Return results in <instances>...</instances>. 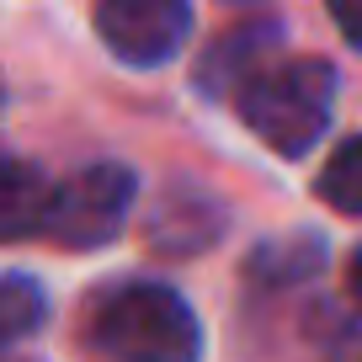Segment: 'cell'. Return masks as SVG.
<instances>
[{"label": "cell", "instance_id": "cell-5", "mask_svg": "<svg viewBox=\"0 0 362 362\" xmlns=\"http://www.w3.org/2000/svg\"><path fill=\"white\" fill-rule=\"evenodd\" d=\"M218 229H224V208L214 197H197V192H170L165 203L149 214L144 240L160 245L165 256H192V250L214 245Z\"/></svg>", "mask_w": 362, "mask_h": 362}, {"label": "cell", "instance_id": "cell-6", "mask_svg": "<svg viewBox=\"0 0 362 362\" xmlns=\"http://www.w3.org/2000/svg\"><path fill=\"white\" fill-rule=\"evenodd\" d=\"M48 203H54V187L33 160L0 155V245L27 235H43Z\"/></svg>", "mask_w": 362, "mask_h": 362}, {"label": "cell", "instance_id": "cell-2", "mask_svg": "<svg viewBox=\"0 0 362 362\" xmlns=\"http://www.w3.org/2000/svg\"><path fill=\"white\" fill-rule=\"evenodd\" d=\"M90 336L117 362H203V325L165 283H123L107 293Z\"/></svg>", "mask_w": 362, "mask_h": 362}, {"label": "cell", "instance_id": "cell-10", "mask_svg": "<svg viewBox=\"0 0 362 362\" xmlns=\"http://www.w3.org/2000/svg\"><path fill=\"white\" fill-rule=\"evenodd\" d=\"M320 261H325V240L320 235H288V240H267L250 256L245 272L261 277V283H298V277L320 272Z\"/></svg>", "mask_w": 362, "mask_h": 362}, {"label": "cell", "instance_id": "cell-7", "mask_svg": "<svg viewBox=\"0 0 362 362\" xmlns=\"http://www.w3.org/2000/svg\"><path fill=\"white\" fill-rule=\"evenodd\" d=\"M267 54H272V27H240V33H229L224 43L203 59L197 80H203V90H235L240 96V90L267 69Z\"/></svg>", "mask_w": 362, "mask_h": 362}, {"label": "cell", "instance_id": "cell-9", "mask_svg": "<svg viewBox=\"0 0 362 362\" xmlns=\"http://www.w3.org/2000/svg\"><path fill=\"white\" fill-rule=\"evenodd\" d=\"M48 320V293L43 283H33V277H0V362H6V351L16 346V341H27L37 325Z\"/></svg>", "mask_w": 362, "mask_h": 362}, {"label": "cell", "instance_id": "cell-12", "mask_svg": "<svg viewBox=\"0 0 362 362\" xmlns=\"http://www.w3.org/2000/svg\"><path fill=\"white\" fill-rule=\"evenodd\" d=\"M346 293L357 298V309H362V245L351 250V261H346Z\"/></svg>", "mask_w": 362, "mask_h": 362}, {"label": "cell", "instance_id": "cell-4", "mask_svg": "<svg viewBox=\"0 0 362 362\" xmlns=\"http://www.w3.org/2000/svg\"><path fill=\"white\" fill-rule=\"evenodd\" d=\"M192 33V0H96V37L134 69H160Z\"/></svg>", "mask_w": 362, "mask_h": 362}, {"label": "cell", "instance_id": "cell-13", "mask_svg": "<svg viewBox=\"0 0 362 362\" xmlns=\"http://www.w3.org/2000/svg\"><path fill=\"white\" fill-rule=\"evenodd\" d=\"M6 362H33V357H6Z\"/></svg>", "mask_w": 362, "mask_h": 362}, {"label": "cell", "instance_id": "cell-1", "mask_svg": "<svg viewBox=\"0 0 362 362\" xmlns=\"http://www.w3.org/2000/svg\"><path fill=\"white\" fill-rule=\"evenodd\" d=\"M245 128L267 149L298 160L325 139L336 107V69L325 59H277L235 96Z\"/></svg>", "mask_w": 362, "mask_h": 362}, {"label": "cell", "instance_id": "cell-3", "mask_svg": "<svg viewBox=\"0 0 362 362\" xmlns=\"http://www.w3.org/2000/svg\"><path fill=\"white\" fill-rule=\"evenodd\" d=\"M139 197V176L117 160H96V165L75 170L54 187V203L43 218V240L64 250H96L123 229L128 208Z\"/></svg>", "mask_w": 362, "mask_h": 362}, {"label": "cell", "instance_id": "cell-11", "mask_svg": "<svg viewBox=\"0 0 362 362\" xmlns=\"http://www.w3.org/2000/svg\"><path fill=\"white\" fill-rule=\"evenodd\" d=\"M325 11H330V22H336V33L362 54V0H325Z\"/></svg>", "mask_w": 362, "mask_h": 362}, {"label": "cell", "instance_id": "cell-8", "mask_svg": "<svg viewBox=\"0 0 362 362\" xmlns=\"http://www.w3.org/2000/svg\"><path fill=\"white\" fill-rule=\"evenodd\" d=\"M315 197L330 203L336 214H346V218H362V134L341 139L330 149V160L315 176Z\"/></svg>", "mask_w": 362, "mask_h": 362}]
</instances>
